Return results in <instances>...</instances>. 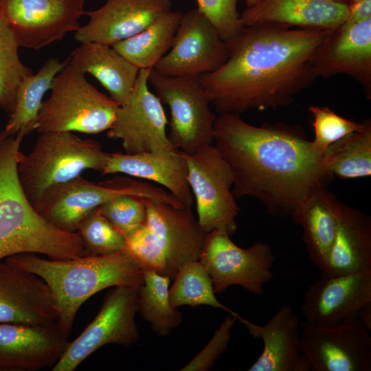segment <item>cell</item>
<instances>
[{
	"label": "cell",
	"mask_w": 371,
	"mask_h": 371,
	"mask_svg": "<svg viewBox=\"0 0 371 371\" xmlns=\"http://www.w3.org/2000/svg\"><path fill=\"white\" fill-rule=\"evenodd\" d=\"M329 31L276 23L245 26L225 42V63L199 77L211 105L218 114L287 106L316 80L311 59Z\"/></svg>",
	"instance_id": "6da1fadb"
},
{
	"label": "cell",
	"mask_w": 371,
	"mask_h": 371,
	"mask_svg": "<svg viewBox=\"0 0 371 371\" xmlns=\"http://www.w3.org/2000/svg\"><path fill=\"white\" fill-rule=\"evenodd\" d=\"M214 129V146L233 175L234 198H256L271 215L291 216L310 191L333 178L298 126H256L238 113H221Z\"/></svg>",
	"instance_id": "7a4b0ae2"
},
{
	"label": "cell",
	"mask_w": 371,
	"mask_h": 371,
	"mask_svg": "<svg viewBox=\"0 0 371 371\" xmlns=\"http://www.w3.org/2000/svg\"><path fill=\"white\" fill-rule=\"evenodd\" d=\"M5 261L33 273L47 284L54 300L57 325L67 337L79 308L94 294L111 286H139L144 282V270L125 250L69 259L19 254Z\"/></svg>",
	"instance_id": "3957f363"
},
{
	"label": "cell",
	"mask_w": 371,
	"mask_h": 371,
	"mask_svg": "<svg viewBox=\"0 0 371 371\" xmlns=\"http://www.w3.org/2000/svg\"><path fill=\"white\" fill-rule=\"evenodd\" d=\"M25 137L19 133L0 144V261L19 254H40L52 259L87 256L77 232L52 224L25 194L17 173Z\"/></svg>",
	"instance_id": "277c9868"
},
{
	"label": "cell",
	"mask_w": 371,
	"mask_h": 371,
	"mask_svg": "<svg viewBox=\"0 0 371 371\" xmlns=\"http://www.w3.org/2000/svg\"><path fill=\"white\" fill-rule=\"evenodd\" d=\"M143 201L146 221L125 238L124 250L143 270L173 280L181 267L199 260L207 233L192 207H177L148 198Z\"/></svg>",
	"instance_id": "5b68a950"
},
{
	"label": "cell",
	"mask_w": 371,
	"mask_h": 371,
	"mask_svg": "<svg viewBox=\"0 0 371 371\" xmlns=\"http://www.w3.org/2000/svg\"><path fill=\"white\" fill-rule=\"evenodd\" d=\"M109 153L89 138L71 132L41 133L27 153L21 150L17 173L27 198L39 212L47 197L56 189L88 170L100 174Z\"/></svg>",
	"instance_id": "8992f818"
},
{
	"label": "cell",
	"mask_w": 371,
	"mask_h": 371,
	"mask_svg": "<svg viewBox=\"0 0 371 371\" xmlns=\"http://www.w3.org/2000/svg\"><path fill=\"white\" fill-rule=\"evenodd\" d=\"M40 109L36 130L95 135L113 124L120 104L67 63L55 76Z\"/></svg>",
	"instance_id": "52a82bcc"
},
{
	"label": "cell",
	"mask_w": 371,
	"mask_h": 371,
	"mask_svg": "<svg viewBox=\"0 0 371 371\" xmlns=\"http://www.w3.org/2000/svg\"><path fill=\"white\" fill-rule=\"evenodd\" d=\"M124 194L162 201L177 207H184L169 192L146 181L116 176L95 183L80 176L54 190L43 202L39 213L56 227L74 232L90 212Z\"/></svg>",
	"instance_id": "ba28073f"
},
{
	"label": "cell",
	"mask_w": 371,
	"mask_h": 371,
	"mask_svg": "<svg viewBox=\"0 0 371 371\" xmlns=\"http://www.w3.org/2000/svg\"><path fill=\"white\" fill-rule=\"evenodd\" d=\"M199 76L172 77L161 75L153 69L148 84L155 95L170 111L168 137L172 145L186 154L212 144L216 115L201 86Z\"/></svg>",
	"instance_id": "9c48e42d"
},
{
	"label": "cell",
	"mask_w": 371,
	"mask_h": 371,
	"mask_svg": "<svg viewBox=\"0 0 371 371\" xmlns=\"http://www.w3.org/2000/svg\"><path fill=\"white\" fill-rule=\"evenodd\" d=\"M181 153L199 225L207 233L220 229L232 236L238 229L240 208L232 192L234 178L229 165L213 144L192 154Z\"/></svg>",
	"instance_id": "30bf717a"
},
{
	"label": "cell",
	"mask_w": 371,
	"mask_h": 371,
	"mask_svg": "<svg viewBox=\"0 0 371 371\" xmlns=\"http://www.w3.org/2000/svg\"><path fill=\"white\" fill-rule=\"evenodd\" d=\"M231 236L214 229L207 233L199 261L208 271L214 292L237 285L254 295L264 293L273 278L276 258L269 243L256 242L248 248L236 245Z\"/></svg>",
	"instance_id": "8fae6325"
},
{
	"label": "cell",
	"mask_w": 371,
	"mask_h": 371,
	"mask_svg": "<svg viewBox=\"0 0 371 371\" xmlns=\"http://www.w3.org/2000/svg\"><path fill=\"white\" fill-rule=\"evenodd\" d=\"M139 286H115L105 296L93 320L69 341L52 371H74L89 356L106 344L127 347L140 339L135 321Z\"/></svg>",
	"instance_id": "7c38bea8"
},
{
	"label": "cell",
	"mask_w": 371,
	"mask_h": 371,
	"mask_svg": "<svg viewBox=\"0 0 371 371\" xmlns=\"http://www.w3.org/2000/svg\"><path fill=\"white\" fill-rule=\"evenodd\" d=\"M370 331L357 317L330 325L300 322L302 351L311 371H370Z\"/></svg>",
	"instance_id": "4fadbf2b"
},
{
	"label": "cell",
	"mask_w": 371,
	"mask_h": 371,
	"mask_svg": "<svg viewBox=\"0 0 371 371\" xmlns=\"http://www.w3.org/2000/svg\"><path fill=\"white\" fill-rule=\"evenodd\" d=\"M86 0H0V16L20 47L38 50L80 27Z\"/></svg>",
	"instance_id": "5bb4252c"
},
{
	"label": "cell",
	"mask_w": 371,
	"mask_h": 371,
	"mask_svg": "<svg viewBox=\"0 0 371 371\" xmlns=\"http://www.w3.org/2000/svg\"><path fill=\"white\" fill-rule=\"evenodd\" d=\"M227 58L225 42L196 8L182 14L170 50L153 69L166 76L196 77L216 71Z\"/></svg>",
	"instance_id": "9a60e30c"
},
{
	"label": "cell",
	"mask_w": 371,
	"mask_h": 371,
	"mask_svg": "<svg viewBox=\"0 0 371 371\" xmlns=\"http://www.w3.org/2000/svg\"><path fill=\"white\" fill-rule=\"evenodd\" d=\"M151 69H139L131 95L120 105L115 120L107 131L109 138L121 140L126 153L176 149L166 133L168 121L163 104L148 88Z\"/></svg>",
	"instance_id": "2e32d148"
},
{
	"label": "cell",
	"mask_w": 371,
	"mask_h": 371,
	"mask_svg": "<svg viewBox=\"0 0 371 371\" xmlns=\"http://www.w3.org/2000/svg\"><path fill=\"white\" fill-rule=\"evenodd\" d=\"M311 66L315 78L345 74L371 98V19L344 22L330 30L315 49Z\"/></svg>",
	"instance_id": "e0dca14e"
},
{
	"label": "cell",
	"mask_w": 371,
	"mask_h": 371,
	"mask_svg": "<svg viewBox=\"0 0 371 371\" xmlns=\"http://www.w3.org/2000/svg\"><path fill=\"white\" fill-rule=\"evenodd\" d=\"M371 302V269L332 277H320L303 295L301 306L305 321L330 325L357 317Z\"/></svg>",
	"instance_id": "ac0fdd59"
},
{
	"label": "cell",
	"mask_w": 371,
	"mask_h": 371,
	"mask_svg": "<svg viewBox=\"0 0 371 371\" xmlns=\"http://www.w3.org/2000/svg\"><path fill=\"white\" fill-rule=\"evenodd\" d=\"M52 293L38 276L0 261V323L57 324Z\"/></svg>",
	"instance_id": "d6986e66"
},
{
	"label": "cell",
	"mask_w": 371,
	"mask_h": 371,
	"mask_svg": "<svg viewBox=\"0 0 371 371\" xmlns=\"http://www.w3.org/2000/svg\"><path fill=\"white\" fill-rule=\"evenodd\" d=\"M171 8L172 0H106L86 12L89 21L75 32V39L113 46L139 33Z\"/></svg>",
	"instance_id": "ffe728a7"
},
{
	"label": "cell",
	"mask_w": 371,
	"mask_h": 371,
	"mask_svg": "<svg viewBox=\"0 0 371 371\" xmlns=\"http://www.w3.org/2000/svg\"><path fill=\"white\" fill-rule=\"evenodd\" d=\"M69 342L57 324L39 326L0 323V371L52 368Z\"/></svg>",
	"instance_id": "44dd1931"
},
{
	"label": "cell",
	"mask_w": 371,
	"mask_h": 371,
	"mask_svg": "<svg viewBox=\"0 0 371 371\" xmlns=\"http://www.w3.org/2000/svg\"><path fill=\"white\" fill-rule=\"evenodd\" d=\"M237 319L263 341L262 351L249 371H311L302 351L299 317L290 304L280 308L264 326L240 316Z\"/></svg>",
	"instance_id": "7402d4cb"
},
{
	"label": "cell",
	"mask_w": 371,
	"mask_h": 371,
	"mask_svg": "<svg viewBox=\"0 0 371 371\" xmlns=\"http://www.w3.org/2000/svg\"><path fill=\"white\" fill-rule=\"evenodd\" d=\"M124 174L155 181L164 186L186 207H192L194 196L188 181V166L177 149L137 154L113 153L102 175Z\"/></svg>",
	"instance_id": "603a6c76"
},
{
	"label": "cell",
	"mask_w": 371,
	"mask_h": 371,
	"mask_svg": "<svg viewBox=\"0 0 371 371\" xmlns=\"http://www.w3.org/2000/svg\"><path fill=\"white\" fill-rule=\"evenodd\" d=\"M240 14L244 26L276 23L289 27L332 30L348 16L346 3L328 0H262Z\"/></svg>",
	"instance_id": "cb8c5ba5"
},
{
	"label": "cell",
	"mask_w": 371,
	"mask_h": 371,
	"mask_svg": "<svg viewBox=\"0 0 371 371\" xmlns=\"http://www.w3.org/2000/svg\"><path fill=\"white\" fill-rule=\"evenodd\" d=\"M342 205L326 187L317 188L302 199L291 216L302 227L309 259L319 270L335 238Z\"/></svg>",
	"instance_id": "d4e9b609"
},
{
	"label": "cell",
	"mask_w": 371,
	"mask_h": 371,
	"mask_svg": "<svg viewBox=\"0 0 371 371\" xmlns=\"http://www.w3.org/2000/svg\"><path fill=\"white\" fill-rule=\"evenodd\" d=\"M371 269V218L361 210L342 205L339 226L320 277L360 273Z\"/></svg>",
	"instance_id": "484cf974"
},
{
	"label": "cell",
	"mask_w": 371,
	"mask_h": 371,
	"mask_svg": "<svg viewBox=\"0 0 371 371\" xmlns=\"http://www.w3.org/2000/svg\"><path fill=\"white\" fill-rule=\"evenodd\" d=\"M70 54L68 64L77 71L93 76L120 105L131 95L139 69L112 46L89 42L80 43Z\"/></svg>",
	"instance_id": "4316f807"
},
{
	"label": "cell",
	"mask_w": 371,
	"mask_h": 371,
	"mask_svg": "<svg viewBox=\"0 0 371 371\" xmlns=\"http://www.w3.org/2000/svg\"><path fill=\"white\" fill-rule=\"evenodd\" d=\"M67 63V58L61 62L58 58L51 57L36 74L24 78L16 91L14 108L4 128L10 135L21 133L26 136L36 130L43 98L50 90L55 76Z\"/></svg>",
	"instance_id": "83f0119b"
},
{
	"label": "cell",
	"mask_w": 371,
	"mask_h": 371,
	"mask_svg": "<svg viewBox=\"0 0 371 371\" xmlns=\"http://www.w3.org/2000/svg\"><path fill=\"white\" fill-rule=\"evenodd\" d=\"M182 14L171 10L139 33L112 47L139 69H153L170 50Z\"/></svg>",
	"instance_id": "f1b7e54d"
},
{
	"label": "cell",
	"mask_w": 371,
	"mask_h": 371,
	"mask_svg": "<svg viewBox=\"0 0 371 371\" xmlns=\"http://www.w3.org/2000/svg\"><path fill=\"white\" fill-rule=\"evenodd\" d=\"M322 164L330 175L341 179L371 175V120L363 128L330 145L322 155Z\"/></svg>",
	"instance_id": "f546056e"
},
{
	"label": "cell",
	"mask_w": 371,
	"mask_h": 371,
	"mask_svg": "<svg viewBox=\"0 0 371 371\" xmlns=\"http://www.w3.org/2000/svg\"><path fill=\"white\" fill-rule=\"evenodd\" d=\"M144 282L137 295V312L159 336L164 337L178 327L182 315L169 301L171 279L153 270H144Z\"/></svg>",
	"instance_id": "4dcf8cb0"
},
{
	"label": "cell",
	"mask_w": 371,
	"mask_h": 371,
	"mask_svg": "<svg viewBox=\"0 0 371 371\" xmlns=\"http://www.w3.org/2000/svg\"><path fill=\"white\" fill-rule=\"evenodd\" d=\"M173 280L172 286L169 288V301L173 307L206 305L224 310L237 319L239 317L238 314L216 298L211 277L199 260L181 267Z\"/></svg>",
	"instance_id": "1f68e13d"
},
{
	"label": "cell",
	"mask_w": 371,
	"mask_h": 371,
	"mask_svg": "<svg viewBox=\"0 0 371 371\" xmlns=\"http://www.w3.org/2000/svg\"><path fill=\"white\" fill-rule=\"evenodd\" d=\"M20 47L14 34L0 16V108L8 115L12 112L21 81L33 74L19 55Z\"/></svg>",
	"instance_id": "d6a6232c"
},
{
	"label": "cell",
	"mask_w": 371,
	"mask_h": 371,
	"mask_svg": "<svg viewBox=\"0 0 371 371\" xmlns=\"http://www.w3.org/2000/svg\"><path fill=\"white\" fill-rule=\"evenodd\" d=\"M78 233L87 256H104L125 249L126 241L99 207L87 214L80 222Z\"/></svg>",
	"instance_id": "836d02e7"
},
{
	"label": "cell",
	"mask_w": 371,
	"mask_h": 371,
	"mask_svg": "<svg viewBox=\"0 0 371 371\" xmlns=\"http://www.w3.org/2000/svg\"><path fill=\"white\" fill-rule=\"evenodd\" d=\"M308 109L313 116L311 124L315 135L311 146L320 156L330 145L361 131L366 123V120L359 122L343 117L327 106H311Z\"/></svg>",
	"instance_id": "e575fe53"
},
{
	"label": "cell",
	"mask_w": 371,
	"mask_h": 371,
	"mask_svg": "<svg viewBox=\"0 0 371 371\" xmlns=\"http://www.w3.org/2000/svg\"><path fill=\"white\" fill-rule=\"evenodd\" d=\"M99 207L102 214L124 238L140 228L146 221L147 211L143 197L120 195Z\"/></svg>",
	"instance_id": "d590c367"
},
{
	"label": "cell",
	"mask_w": 371,
	"mask_h": 371,
	"mask_svg": "<svg viewBox=\"0 0 371 371\" xmlns=\"http://www.w3.org/2000/svg\"><path fill=\"white\" fill-rule=\"evenodd\" d=\"M197 9L212 24L220 37L228 41L244 28L237 10L238 0H196Z\"/></svg>",
	"instance_id": "8d00e7d4"
},
{
	"label": "cell",
	"mask_w": 371,
	"mask_h": 371,
	"mask_svg": "<svg viewBox=\"0 0 371 371\" xmlns=\"http://www.w3.org/2000/svg\"><path fill=\"white\" fill-rule=\"evenodd\" d=\"M236 319L234 315L226 316L206 346L181 370H209L227 349L232 337L231 330Z\"/></svg>",
	"instance_id": "74e56055"
},
{
	"label": "cell",
	"mask_w": 371,
	"mask_h": 371,
	"mask_svg": "<svg viewBox=\"0 0 371 371\" xmlns=\"http://www.w3.org/2000/svg\"><path fill=\"white\" fill-rule=\"evenodd\" d=\"M348 5V16L346 21L357 23L371 19V0H350Z\"/></svg>",
	"instance_id": "f35d334b"
},
{
	"label": "cell",
	"mask_w": 371,
	"mask_h": 371,
	"mask_svg": "<svg viewBox=\"0 0 371 371\" xmlns=\"http://www.w3.org/2000/svg\"><path fill=\"white\" fill-rule=\"evenodd\" d=\"M357 317L371 330V302L366 304L361 308Z\"/></svg>",
	"instance_id": "ab89813d"
},
{
	"label": "cell",
	"mask_w": 371,
	"mask_h": 371,
	"mask_svg": "<svg viewBox=\"0 0 371 371\" xmlns=\"http://www.w3.org/2000/svg\"><path fill=\"white\" fill-rule=\"evenodd\" d=\"M262 0H245L247 8H251L258 3H260Z\"/></svg>",
	"instance_id": "60d3db41"
},
{
	"label": "cell",
	"mask_w": 371,
	"mask_h": 371,
	"mask_svg": "<svg viewBox=\"0 0 371 371\" xmlns=\"http://www.w3.org/2000/svg\"><path fill=\"white\" fill-rule=\"evenodd\" d=\"M10 135L5 131V129L0 131V144Z\"/></svg>",
	"instance_id": "b9f144b4"
},
{
	"label": "cell",
	"mask_w": 371,
	"mask_h": 371,
	"mask_svg": "<svg viewBox=\"0 0 371 371\" xmlns=\"http://www.w3.org/2000/svg\"><path fill=\"white\" fill-rule=\"evenodd\" d=\"M328 1L347 3L350 0H328Z\"/></svg>",
	"instance_id": "7bdbcfd3"
}]
</instances>
